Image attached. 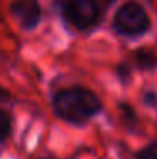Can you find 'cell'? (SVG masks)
I'll return each mask as SVG.
<instances>
[{"label": "cell", "instance_id": "cell-1", "mask_svg": "<svg viewBox=\"0 0 157 159\" xmlns=\"http://www.w3.org/2000/svg\"><path fill=\"white\" fill-rule=\"evenodd\" d=\"M102 103L98 97L83 86H71L56 93L54 112L58 117L71 124H83L100 112Z\"/></svg>", "mask_w": 157, "mask_h": 159}, {"label": "cell", "instance_id": "cell-2", "mask_svg": "<svg viewBox=\"0 0 157 159\" xmlns=\"http://www.w3.org/2000/svg\"><path fill=\"white\" fill-rule=\"evenodd\" d=\"M113 24L115 29L125 36H139L149 29V17L139 3L129 2L118 9Z\"/></svg>", "mask_w": 157, "mask_h": 159}, {"label": "cell", "instance_id": "cell-3", "mask_svg": "<svg viewBox=\"0 0 157 159\" xmlns=\"http://www.w3.org/2000/svg\"><path fill=\"white\" fill-rule=\"evenodd\" d=\"M64 16L76 29H89L98 22L100 12L95 0H68L64 3Z\"/></svg>", "mask_w": 157, "mask_h": 159}, {"label": "cell", "instance_id": "cell-4", "mask_svg": "<svg viewBox=\"0 0 157 159\" xmlns=\"http://www.w3.org/2000/svg\"><path fill=\"white\" fill-rule=\"evenodd\" d=\"M10 14L24 29H34L41 20V7L37 0H15L10 5Z\"/></svg>", "mask_w": 157, "mask_h": 159}, {"label": "cell", "instance_id": "cell-5", "mask_svg": "<svg viewBox=\"0 0 157 159\" xmlns=\"http://www.w3.org/2000/svg\"><path fill=\"white\" fill-rule=\"evenodd\" d=\"M135 61L140 68H154L157 63V58L152 51H147V49H140L135 54Z\"/></svg>", "mask_w": 157, "mask_h": 159}, {"label": "cell", "instance_id": "cell-6", "mask_svg": "<svg viewBox=\"0 0 157 159\" xmlns=\"http://www.w3.org/2000/svg\"><path fill=\"white\" fill-rule=\"evenodd\" d=\"M10 130H12V120H10V115L7 112L0 110V142L5 141L9 137Z\"/></svg>", "mask_w": 157, "mask_h": 159}, {"label": "cell", "instance_id": "cell-7", "mask_svg": "<svg viewBox=\"0 0 157 159\" xmlns=\"http://www.w3.org/2000/svg\"><path fill=\"white\" fill-rule=\"evenodd\" d=\"M137 159H157V142L150 144V146L145 147L142 152H139Z\"/></svg>", "mask_w": 157, "mask_h": 159}, {"label": "cell", "instance_id": "cell-8", "mask_svg": "<svg viewBox=\"0 0 157 159\" xmlns=\"http://www.w3.org/2000/svg\"><path fill=\"white\" fill-rule=\"evenodd\" d=\"M5 100H10V93L0 86V102H5Z\"/></svg>", "mask_w": 157, "mask_h": 159}, {"label": "cell", "instance_id": "cell-9", "mask_svg": "<svg viewBox=\"0 0 157 159\" xmlns=\"http://www.w3.org/2000/svg\"><path fill=\"white\" fill-rule=\"evenodd\" d=\"M42 159H49V157H42Z\"/></svg>", "mask_w": 157, "mask_h": 159}]
</instances>
